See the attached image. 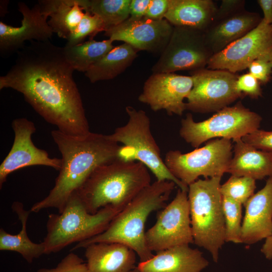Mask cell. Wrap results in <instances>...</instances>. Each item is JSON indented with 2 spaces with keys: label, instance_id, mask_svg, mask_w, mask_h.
I'll return each mask as SVG.
<instances>
[{
  "label": "cell",
  "instance_id": "6da1fadb",
  "mask_svg": "<svg viewBox=\"0 0 272 272\" xmlns=\"http://www.w3.org/2000/svg\"><path fill=\"white\" fill-rule=\"evenodd\" d=\"M14 64L0 77V89L11 88L43 119L73 135L90 132L80 93L74 80L75 70L63 47L50 40L31 41L17 52Z\"/></svg>",
  "mask_w": 272,
  "mask_h": 272
},
{
  "label": "cell",
  "instance_id": "7a4b0ae2",
  "mask_svg": "<svg viewBox=\"0 0 272 272\" xmlns=\"http://www.w3.org/2000/svg\"><path fill=\"white\" fill-rule=\"evenodd\" d=\"M51 134L61 153V166L53 187L45 198L32 206L30 212L53 208L60 212L94 170L121 159L122 146L107 135L90 131L84 135H73L58 129L52 130Z\"/></svg>",
  "mask_w": 272,
  "mask_h": 272
},
{
  "label": "cell",
  "instance_id": "3957f363",
  "mask_svg": "<svg viewBox=\"0 0 272 272\" xmlns=\"http://www.w3.org/2000/svg\"><path fill=\"white\" fill-rule=\"evenodd\" d=\"M176 185L173 181L168 180H156L151 183L114 217L104 232L78 243L73 250L94 243H119L133 250L139 257L140 262L149 260L154 254L146 243V222L152 212L166 206Z\"/></svg>",
  "mask_w": 272,
  "mask_h": 272
},
{
  "label": "cell",
  "instance_id": "277c9868",
  "mask_svg": "<svg viewBox=\"0 0 272 272\" xmlns=\"http://www.w3.org/2000/svg\"><path fill=\"white\" fill-rule=\"evenodd\" d=\"M151 184L146 166L119 158L97 167L76 192L91 214L106 207L121 211Z\"/></svg>",
  "mask_w": 272,
  "mask_h": 272
},
{
  "label": "cell",
  "instance_id": "5b68a950",
  "mask_svg": "<svg viewBox=\"0 0 272 272\" xmlns=\"http://www.w3.org/2000/svg\"><path fill=\"white\" fill-rule=\"evenodd\" d=\"M120 211L106 207L89 213L77 192L70 197L58 214H50L43 240L45 254L60 251L74 243L88 240L104 232Z\"/></svg>",
  "mask_w": 272,
  "mask_h": 272
},
{
  "label": "cell",
  "instance_id": "8992f818",
  "mask_svg": "<svg viewBox=\"0 0 272 272\" xmlns=\"http://www.w3.org/2000/svg\"><path fill=\"white\" fill-rule=\"evenodd\" d=\"M221 178L198 179L187 191L194 243L208 251L215 262L225 242Z\"/></svg>",
  "mask_w": 272,
  "mask_h": 272
},
{
  "label": "cell",
  "instance_id": "52a82bcc",
  "mask_svg": "<svg viewBox=\"0 0 272 272\" xmlns=\"http://www.w3.org/2000/svg\"><path fill=\"white\" fill-rule=\"evenodd\" d=\"M127 122L108 134L112 141L122 144L121 159L142 163L152 172L157 181H171L179 188L188 191L184 185L169 171L151 130L150 120L146 112L126 106Z\"/></svg>",
  "mask_w": 272,
  "mask_h": 272
},
{
  "label": "cell",
  "instance_id": "ba28073f",
  "mask_svg": "<svg viewBox=\"0 0 272 272\" xmlns=\"http://www.w3.org/2000/svg\"><path fill=\"white\" fill-rule=\"evenodd\" d=\"M262 117L246 108L241 102L217 112L210 118L195 122L188 113L182 119L180 137L192 147L198 148L215 138L234 141L259 129Z\"/></svg>",
  "mask_w": 272,
  "mask_h": 272
},
{
  "label": "cell",
  "instance_id": "9c48e42d",
  "mask_svg": "<svg viewBox=\"0 0 272 272\" xmlns=\"http://www.w3.org/2000/svg\"><path fill=\"white\" fill-rule=\"evenodd\" d=\"M232 149L231 140L213 139L189 153L169 151L164 161L170 172L188 187L201 176L205 178L222 177L227 173L232 158Z\"/></svg>",
  "mask_w": 272,
  "mask_h": 272
},
{
  "label": "cell",
  "instance_id": "30bf717a",
  "mask_svg": "<svg viewBox=\"0 0 272 272\" xmlns=\"http://www.w3.org/2000/svg\"><path fill=\"white\" fill-rule=\"evenodd\" d=\"M214 55L205 32L186 26H174L169 41L152 67L153 73H172L206 68Z\"/></svg>",
  "mask_w": 272,
  "mask_h": 272
},
{
  "label": "cell",
  "instance_id": "8fae6325",
  "mask_svg": "<svg viewBox=\"0 0 272 272\" xmlns=\"http://www.w3.org/2000/svg\"><path fill=\"white\" fill-rule=\"evenodd\" d=\"M190 74L193 87L187 98L186 110L199 113L218 112L243 97L236 89L238 76L234 73L206 67Z\"/></svg>",
  "mask_w": 272,
  "mask_h": 272
},
{
  "label": "cell",
  "instance_id": "7c38bea8",
  "mask_svg": "<svg viewBox=\"0 0 272 272\" xmlns=\"http://www.w3.org/2000/svg\"><path fill=\"white\" fill-rule=\"evenodd\" d=\"M145 239L149 249L156 253L194 243L187 191L179 188L174 199L158 213Z\"/></svg>",
  "mask_w": 272,
  "mask_h": 272
},
{
  "label": "cell",
  "instance_id": "4fadbf2b",
  "mask_svg": "<svg viewBox=\"0 0 272 272\" xmlns=\"http://www.w3.org/2000/svg\"><path fill=\"white\" fill-rule=\"evenodd\" d=\"M257 59L272 63V29L263 19L246 35L213 55L207 68L235 74L247 69Z\"/></svg>",
  "mask_w": 272,
  "mask_h": 272
},
{
  "label": "cell",
  "instance_id": "5bb4252c",
  "mask_svg": "<svg viewBox=\"0 0 272 272\" xmlns=\"http://www.w3.org/2000/svg\"><path fill=\"white\" fill-rule=\"evenodd\" d=\"M192 87L190 76L153 73L145 82L138 100L155 112L164 110L169 115L181 116L186 110L184 99H187Z\"/></svg>",
  "mask_w": 272,
  "mask_h": 272
},
{
  "label": "cell",
  "instance_id": "9a60e30c",
  "mask_svg": "<svg viewBox=\"0 0 272 272\" xmlns=\"http://www.w3.org/2000/svg\"><path fill=\"white\" fill-rule=\"evenodd\" d=\"M14 132L12 147L0 165V188L9 174L26 167L45 166L59 170L61 160L50 158L48 153L35 146L32 135L35 132L34 123L25 118L14 119L12 124Z\"/></svg>",
  "mask_w": 272,
  "mask_h": 272
},
{
  "label": "cell",
  "instance_id": "2e32d148",
  "mask_svg": "<svg viewBox=\"0 0 272 272\" xmlns=\"http://www.w3.org/2000/svg\"><path fill=\"white\" fill-rule=\"evenodd\" d=\"M174 26L165 19L155 21L129 17L120 25L106 31L104 35L113 41L127 43L137 51L161 54L168 44Z\"/></svg>",
  "mask_w": 272,
  "mask_h": 272
},
{
  "label": "cell",
  "instance_id": "e0dca14e",
  "mask_svg": "<svg viewBox=\"0 0 272 272\" xmlns=\"http://www.w3.org/2000/svg\"><path fill=\"white\" fill-rule=\"evenodd\" d=\"M23 18L18 27L0 22V52L4 56L18 52L26 41L49 40L53 33L38 3L31 9L23 2L18 3Z\"/></svg>",
  "mask_w": 272,
  "mask_h": 272
},
{
  "label": "cell",
  "instance_id": "ac0fdd59",
  "mask_svg": "<svg viewBox=\"0 0 272 272\" xmlns=\"http://www.w3.org/2000/svg\"><path fill=\"white\" fill-rule=\"evenodd\" d=\"M241 243L252 244L272 235V176L244 205Z\"/></svg>",
  "mask_w": 272,
  "mask_h": 272
},
{
  "label": "cell",
  "instance_id": "d6986e66",
  "mask_svg": "<svg viewBox=\"0 0 272 272\" xmlns=\"http://www.w3.org/2000/svg\"><path fill=\"white\" fill-rule=\"evenodd\" d=\"M259 14L243 10L212 23L205 32L207 44L214 55L250 32L262 21Z\"/></svg>",
  "mask_w": 272,
  "mask_h": 272
},
{
  "label": "cell",
  "instance_id": "ffe728a7",
  "mask_svg": "<svg viewBox=\"0 0 272 272\" xmlns=\"http://www.w3.org/2000/svg\"><path fill=\"white\" fill-rule=\"evenodd\" d=\"M209 264L201 251L182 245L158 252L137 267L139 272H201Z\"/></svg>",
  "mask_w": 272,
  "mask_h": 272
},
{
  "label": "cell",
  "instance_id": "44dd1931",
  "mask_svg": "<svg viewBox=\"0 0 272 272\" xmlns=\"http://www.w3.org/2000/svg\"><path fill=\"white\" fill-rule=\"evenodd\" d=\"M85 248L89 272H129L136 267V253L124 244L98 242Z\"/></svg>",
  "mask_w": 272,
  "mask_h": 272
},
{
  "label": "cell",
  "instance_id": "7402d4cb",
  "mask_svg": "<svg viewBox=\"0 0 272 272\" xmlns=\"http://www.w3.org/2000/svg\"><path fill=\"white\" fill-rule=\"evenodd\" d=\"M234 155L227 173L261 180L272 176V153L256 149L241 139L233 141Z\"/></svg>",
  "mask_w": 272,
  "mask_h": 272
},
{
  "label": "cell",
  "instance_id": "603a6c76",
  "mask_svg": "<svg viewBox=\"0 0 272 272\" xmlns=\"http://www.w3.org/2000/svg\"><path fill=\"white\" fill-rule=\"evenodd\" d=\"M218 7L212 0H169L164 19L173 26L189 27L205 32Z\"/></svg>",
  "mask_w": 272,
  "mask_h": 272
},
{
  "label": "cell",
  "instance_id": "cb8c5ba5",
  "mask_svg": "<svg viewBox=\"0 0 272 272\" xmlns=\"http://www.w3.org/2000/svg\"><path fill=\"white\" fill-rule=\"evenodd\" d=\"M42 13L49 25L59 37L69 40L85 13L84 0H41Z\"/></svg>",
  "mask_w": 272,
  "mask_h": 272
},
{
  "label": "cell",
  "instance_id": "d4e9b609",
  "mask_svg": "<svg viewBox=\"0 0 272 272\" xmlns=\"http://www.w3.org/2000/svg\"><path fill=\"white\" fill-rule=\"evenodd\" d=\"M12 208L17 214L22 225L20 232L11 234L3 228L0 229V250L16 252L21 255L29 263L45 254V246L43 242L36 243L32 241L27 232V223L30 211H26L22 203L14 202Z\"/></svg>",
  "mask_w": 272,
  "mask_h": 272
},
{
  "label": "cell",
  "instance_id": "484cf974",
  "mask_svg": "<svg viewBox=\"0 0 272 272\" xmlns=\"http://www.w3.org/2000/svg\"><path fill=\"white\" fill-rule=\"evenodd\" d=\"M137 52L136 49L126 43L114 46L85 75L92 83L113 79L132 63L138 56Z\"/></svg>",
  "mask_w": 272,
  "mask_h": 272
},
{
  "label": "cell",
  "instance_id": "4316f807",
  "mask_svg": "<svg viewBox=\"0 0 272 272\" xmlns=\"http://www.w3.org/2000/svg\"><path fill=\"white\" fill-rule=\"evenodd\" d=\"M113 41L110 39L88 41L76 45L64 47L65 57L75 71L85 73L96 62L114 48Z\"/></svg>",
  "mask_w": 272,
  "mask_h": 272
},
{
  "label": "cell",
  "instance_id": "83f0119b",
  "mask_svg": "<svg viewBox=\"0 0 272 272\" xmlns=\"http://www.w3.org/2000/svg\"><path fill=\"white\" fill-rule=\"evenodd\" d=\"M131 1L85 0V10L98 16L104 22L107 31L120 25L129 17Z\"/></svg>",
  "mask_w": 272,
  "mask_h": 272
},
{
  "label": "cell",
  "instance_id": "f1b7e54d",
  "mask_svg": "<svg viewBox=\"0 0 272 272\" xmlns=\"http://www.w3.org/2000/svg\"><path fill=\"white\" fill-rule=\"evenodd\" d=\"M242 205L222 196V207L225 227V242L241 243Z\"/></svg>",
  "mask_w": 272,
  "mask_h": 272
},
{
  "label": "cell",
  "instance_id": "f546056e",
  "mask_svg": "<svg viewBox=\"0 0 272 272\" xmlns=\"http://www.w3.org/2000/svg\"><path fill=\"white\" fill-rule=\"evenodd\" d=\"M255 188V179L231 175L226 182L221 185L220 192L222 196L244 205L253 195Z\"/></svg>",
  "mask_w": 272,
  "mask_h": 272
},
{
  "label": "cell",
  "instance_id": "4dcf8cb0",
  "mask_svg": "<svg viewBox=\"0 0 272 272\" xmlns=\"http://www.w3.org/2000/svg\"><path fill=\"white\" fill-rule=\"evenodd\" d=\"M106 30L104 22L98 16L85 10L81 22L66 44L72 45L82 43L87 37L92 39L98 33L105 32Z\"/></svg>",
  "mask_w": 272,
  "mask_h": 272
},
{
  "label": "cell",
  "instance_id": "1f68e13d",
  "mask_svg": "<svg viewBox=\"0 0 272 272\" xmlns=\"http://www.w3.org/2000/svg\"><path fill=\"white\" fill-rule=\"evenodd\" d=\"M37 272H89L84 260L77 254L71 252L65 256L53 268H41Z\"/></svg>",
  "mask_w": 272,
  "mask_h": 272
},
{
  "label": "cell",
  "instance_id": "d6a6232c",
  "mask_svg": "<svg viewBox=\"0 0 272 272\" xmlns=\"http://www.w3.org/2000/svg\"><path fill=\"white\" fill-rule=\"evenodd\" d=\"M259 81L250 73L238 77L236 82V90L243 96H248L252 99L262 96V92Z\"/></svg>",
  "mask_w": 272,
  "mask_h": 272
},
{
  "label": "cell",
  "instance_id": "836d02e7",
  "mask_svg": "<svg viewBox=\"0 0 272 272\" xmlns=\"http://www.w3.org/2000/svg\"><path fill=\"white\" fill-rule=\"evenodd\" d=\"M241 139L256 149L272 153V131L258 129L244 136Z\"/></svg>",
  "mask_w": 272,
  "mask_h": 272
},
{
  "label": "cell",
  "instance_id": "e575fe53",
  "mask_svg": "<svg viewBox=\"0 0 272 272\" xmlns=\"http://www.w3.org/2000/svg\"><path fill=\"white\" fill-rule=\"evenodd\" d=\"M249 73L257 79L261 84H266L271 78L272 63L268 61L257 59L250 63L247 67Z\"/></svg>",
  "mask_w": 272,
  "mask_h": 272
},
{
  "label": "cell",
  "instance_id": "d590c367",
  "mask_svg": "<svg viewBox=\"0 0 272 272\" xmlns=\"http://www.w3.org/2000/svg\"><path fill=\"white\" fill-rule=\"evenodd\" d=\"M245 4L244 0H222L213 23L244 10Z\"/></svg>",
  "mask_w": 272,
  "mask_h": 272
},
{
  "label": "cell",
  "instance_id": "8d00e7d4",
  "mask_svg": "<svg viewBox=\"0 0 272 272\" xmlns=\"http://www.w3.org/2000/svg\"><path fill=\"white\" fill-rule=\"evenodd\" d=\"M169 3V0H151L144 18L155 21L164 19Z\"/></svg>",
  "mask_w": 272,
  "mask_h": 272
},
{
  "label": "cell",
  "instance_id": "74e56055",
  "mask_svg": "<svg viewBox=\"0 0 272 272\" xmlns=\"http://www.w3.org/2000/svg\"><path fill=\"white\" fill-rule=\"evenodd\" d=\"M151 0H131L129 18L139 20L145 17Z\"/></svg>",
  "mask_w": 272,
  "mask_h": 272
},
{
  "label": "cell",
  "instance_id": "f35d334b",
  "mask_svg": "<svg viewBox=\"0 0 272 272\" xmlns=\"http://www.w3.org/2000/svg\"><path fill=\"white\" fill-rule=\"evenodd\" d=\"M258 4L263 14L262 19L268 25L272 24V0H258Z\"/></svg>",
  "mask_w": 272,
  "mask_h": 272
},
{
  "label": "cell",
  "instance_id": "ab89813d",
  "mask_svg": "<svg viewBox=\"0 0 272 272\" xmlns=\"http://www.w3.org/2000/svg\"><path fill=\"white\" fill-rule=\"evenodd\" d=\"M261 252L266 259H272V235L265 239Z\"/></svg>",
  "mask_w": 272,
  "mask_h": 272
},
{
  "label": "cell",
  "instance_id": "60d3db41",
  "mask_svg": "<svg viewBox=\"0 0 272 272\" xmlns=\"http://www.w3.org/2000/svg\"><path fill=\"white\" fill-rule=\"evenodd\" d=\"M129 272H139V271L136 266L135 268H134L133 269L130 270Z\"/></svg>",
  "mask_w": 272,
  "mask_h": 272
},
{
  "label": "cell",
  "instance_id": "b9f144b4",
  "mask_svg": "<svg viewBox=\"0 0 272 272\" xmlns=\"http://www.w3.org/2000/svg\"><path fill=\"white\" fill-rule=\"evenodd\" d=\"M271 29H272V24L271 25Z\"/></svg>",
  "mask_w": 272,
  "mask_h": 272
}]
</instances>
